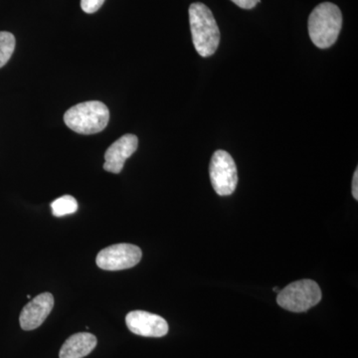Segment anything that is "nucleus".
I'll return each instance as SVG.
<instances>
[{"label":"nucleus","mask_w":358,"mask_h":358,"mask_svg":"<svg viewBox=\"0 0 358 358\" xmlns=\"http://www.w3.org/2000/svg\"><path fill=\"white\" fill-rule=\"evenodd\" d=\"M52 213L56 217H62V216L69 215L75 213L78 210L77 200L71 195H64L54 200L51 203Z\"/></svg>","instance_id":"obj_11"},{"label":"nucleus","mask_w":358,"mask_h":358,"mask_svg":"<svg viewBox=\"0 0 358 358\" xmlns=\"http://www.w3.org/2000/svg\"><path fill=\"white\" fill-rule=\"evenodd\" d=\"M109 120V109L99 101L78 103L64 115L66 126L75 133L81 134L100 133L108 126Z\"/></svg>","instance_id":"obj_3"},{"label":"nucleus","mask_w":358,"mask_h":358,"mask_svg":"<svg viewBox=\"0 0 358 358\" xmlns=\"http://www.w3.org/2000/svg\"><path fill=\"white\" fill-rule=\"evenodd\" d=\"M319 285L312 280H301L288 285L278 293L280 307L293 313L307 312L322 300Z\"/></svg>","instance_id":"obj_4"},{"label":"nucleus","mask_w":358,"mask_h":358,"mask_svg":"<svg viewBox=\"0 0 358 358\" xmlns=\"http://www.w3.org/2000/svg\"><path fill=\"white\" fill-rule=\"evenodd\" d=\"M54 307V296L50 293L40 294L23 308L20 313L21 329L33 331L38 329L50 315Z\"/></svg>","instance_id":"obj_8"},{"label":"nucleus","mask_w":358,"mask_h":358,"mask_svg":"<svg viewBox=\"0 0 358 358\" xmlns=\"http://www.w3.org/2000/svg\"><path fill=\"white\" fill-rule=\"evenodd\" d=\"M234 2L236 6L241 7L243 9H252L257 6V3L260 2V0H231Z\"/></svg>","instance_id":"obj_14"},{"label":"nucleus","mask_w":358,"mask_h":358,"mask_svg":"<svg viewBox=\"0 0 358 358\" xmlns=\"http://www.w3.org/2000/svg\"><path fill=\"white\" fill-rule=\"evenodd\" d=\"M96 345L94 334L79 333L73 334L61 348L60 358H83L93 352Z\"/></svg>","instance_id":"obj_10"},{"label":"nucleus","mask_w":358,"mask_h":358,"mask_svg":"<svg viewBox=\"0 0 358 358\" xmlns=\"http://www.w3.org/2000/svg\"><path fill=\"white\" fill-rule=\"evenodd\" d=\"M126 324L131 333L145 338H162L169 333V324L164 317L145 310L129 313Z\"/></svg>","instance_id":"obj_7"},{"label":"nucleus","mask_w":358,"mask_h":358,"mask_svg":"<svg viewBox=\"0 0 358 358\" xmlns=\"http://www.w3.org/2000/svg\"><path fill=\"white\" fill-rule=\"evenodd\" d=\"M138 147V136L131 134H124L106 150L103 169L112 173H121L124 162L134 154Z\"/></svg>","instance_id":"obj_9"},{"label":"nucleus","mask_w":358,"mask_h":358,"mask_svg":"<svg viewBox=\"0 0 358 358\" xmlns=\"http://www.w3.org/2000/svg\"><path fill=\"white\" fill-rule=\"evenodd\" d=\"M141 250L136 245L115 244L99 252L96 263L106 271H121L133 268L141 260Z\"/></svg>","instance_id":"obj_6"},{"label":"nucleus","mask_w":358,"mask_h":358,"mask_svg":"<svg viewBox=\"0 0 358 358\" xmlns=\"http://www.w3.org/2000/svg\"><path fill=\"white\" fill-rule=\"evenodd\" d=\"M211 185L220 196H228L235 192L238 183L236 164L234 159L225 150H219L211 157L210 166Z\"/></svg>","instance_id":"obj_5"},{"label":"nucleus","mask_w":358,"mask_h":358,"mask_svg":"<svg viewBox=\"0 0 358 358\" xmlns=\"http://www.w3.org/2000/svg\"><path fill=\"white\" fill-rule=\"evenodd\" d=\"M343 26V14L336 4L324 2L315 7L308 17V34L320 49L333 46Z\"/></svg>","instance_id":"obj_2"},{"label":"nucleus","mask_w":358,"mask_h":358,"mask_svg":"<svg viewBox=\"0 0 358 358\" xmlns=\"http://www.w3.org/2000/svg\"><path fill=\"white\" fill-rule=\"evenodd\" d=\"M352 196L355 200H358V169H355L352 179Z\"/></svg>","instance_id":"obj_15"},{"label":"nucleus","mask_w":358,"mask_h":358,"mask_svg":"<svg viewBox=\"0 0 358 358\" xmlns=\"http://www.w3.org/2000/svg\"><path fill=\"white\" fill-rule=\"evenodd\" d=\"M273 291H274V292H279V289H278V288H274V289H273Z\"/></svg>","instance_id":"obj_16"},{"label":"nucleus","mask_w":358,"mask_h":358,"mask_svg":"<svg viewBox=\"0 0 358 358\" xmlns=\"http://www.w3.org/2000/svg\"><path fill=\"white\" fill-rule=\"evenodd\" d=\"M189 22L192 41L202 57H210L220 43V31L210 9L201 2L189 7Z\"/></svg>","instance_id":"obj_1"},{"label":"nucleus","mask_w":358,"mask_h":358,"mask_svg":"<svg viewBox=\"0 0 358 358\" xmlns=\"http://www.w3.org/2000/svg\"><path fill=\"white\" fill-rule=\"evenodd\" d=\"M105 0H81V8L84 13H95L102 7Z\"/></svg>","instance_id":"obj_13"},{"label":"nucleus","mask_w":358,"mask_h":358,"mask_svg":"<svg viewBox=\"0 0 358 358\" xmlns=\"http://www.w3.org/2000/svg\"><path fill=\"white\" fill-rule=\"evenodd\" d=\"M15 37L13 33L0 32V68L6 65L15 49Z\"/></svg>","instance_id":"obj_12"}]
</instances>
